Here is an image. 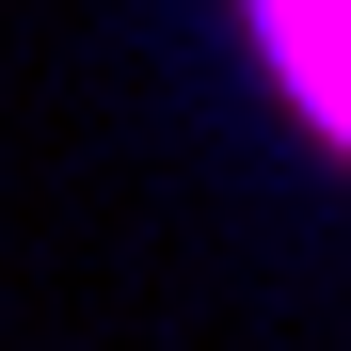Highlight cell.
Returning a JSON list of instances; mask_svg holds the SVG:
<instances>
[{"instance_id":"cell-1","label":"cell","mask_w":351,"mask_h":351,"mask_svg":"<svg viewBox=\"0 0 351 351\" xmlns=\"http://www.w3.org/2000/svg\"><path fill=\"white\" fill-rule=\"evenodd\" d=\"M240 32H256L271 96H287V112H304V128L351 160V0H240Z\"/></svg>"}]
</instances>
